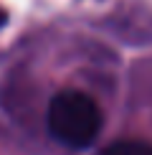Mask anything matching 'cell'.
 <instances>
[{
	"label": "cell",
	"mask_w": 152,
	"mask_h": 155,
	"mask_svg": "<svg viewBox=\"0 0 152 155\" xmlns=\"http://www.w3.org/2000/svg\"><path fill=\"white\" fill-rule=\"evenodd\" d=\"M5 21H8V13H5V10H3V8H0V25H3V23H5Z\"/></svg>",
	"instance_id": "obj_3"
},
{
	"label": "cell",
	"mask_w": 152,
	"mask_h": 155,
	"mask_svg": "<svg viewBox=\"0 0 152 155\" xmlns=\"http://www.w3.org/2000/svg\"><path fill=\"white\" fill-rule=\"evenodd\" d=\"M101 155H152V143H144V140H117L106 150H101Z\"/></svg>",
	"instance_id": "obj_2"
},
{
	"label": "cell",
	"mask_w": 152,
	"mask_h": 155,
	"mask_svg": "<svg viewBox=\"0 0 152 155\" xmlns=\"http://www.w3.org/2000/svg\"><path fill=\"white\" fill-rule=\"evenodd\" d=\"M48 130L61 145L81 150L101 132V109L84 92H61L48 104Z\"/></svg>",
	"instance_id": "obj_1"
}]
</instances>
